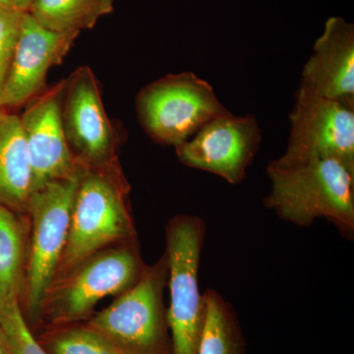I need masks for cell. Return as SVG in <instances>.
I'll return each mask as SVG.
<instances>
[{
	"mask_svg": "<svg viewBox=\"0 0 354 354\" xmlns=\"http://www.w3.org/2000/svg\"><path fill=\"white\" fill-rule=\"evenodd\" d=\"M138 274V260L131 251L121 249L101 254L84 263L60 288L53 307L60 318H81L102 298L129 290Z\"/></svg>",
	"mask_w": 354,
	"mask_h": 354,
	"instance_id": "obj_12",
	"label": "cell"
},
{
	"mask_svg": "<svg viewBox=\"0 0 354 354\" xmlns=\"http://www.w3.org/2000/svg\"><path fill=\"white\" fill-rule=\"evenodd\" d=\"M23 262L22 228L12 209L0 205V304L18 300Z\"/></svg>",
	"mask_w": 354,
	"mask_h": 354,
	"instance_id": "obj_17",
	"label": "cell"
},
{
	"mask_svg": "<svg viewBox=\"0 0 354 354\" xmlns=\"http://www.w3.org/2000/svg\"><path fill=\"white\" fill-rule=\"evenodd\" d=\"M62 113L71 152L78 153L84 165L104 171L113 160L115 132L90 67H80L64 80Z\"/></svg>",
	"mask_w": 354,
	"mask_h": 354,
	"instance_id": "obj_8",
	"label": "cell"
},
{
	"mask_svg": "<svg viewBox=\"0 0 354 354\" xmlns=\"http://www.w3.org/2000/svg\"><path fill=\"white\" fill-rule=\"evenodd\" d=\"M285 153L269 164L292 167L334 158L354 171V108L324 97L300 83L290 115Z\"/></svg>",
	"mask_w": 354,
	"mask_h": 354,
	"instance_id": "obj_4",
	"label": "cell"
},
{
	"mask_svg": "<svg viewBox=\"0 0 354 354\" xmlns=\"http://www.w3.org/2000/svg\"><path fill=\"white\" fill-rule=\"evenodd\" d=\"M136 111L151 139L174 148L209 121L230 113L213 86L190 71L169 74L145 86L137 95Z\"/></svg>",
	"mask_w": 354,
	"mask_h": 354,
	"instance_id": "obj_2",
	"label": "cell"
},
{
	"mask_svg": "<svg viewBox=\"0 0 354 354\" xmlns=\"http://www.w3.org/2000/svg\"><path fill=\"white\" fill-rule=\"evenodd\" d=\"M113 1H114V0H113Z\"/></svg>",
	"mask_w": 354,
	"mask_h": 354,
	"instance_id": "obj_25",
	"label": "cell"
},
{
	"mask_svg": "<svg viewBox=\"0 0 354 354\" xmlns=\"http://www.w3.org/2000/svg\"><path fill=\"white\" fill-rule=\"evenodd\" d=\"M113 11V0H34L27 12L50 31L80 34Z\"/></svg>",
	"mask_w": 354,
	"mask_h": 354,
	"instance_id": "obj_15",
	"label": "cell"
},
{
	"mask_svg": "<svg viewBox=\"0 0 354 354\" xmlns=\"http://www.w3.org/2000/svg\"><path fill=\"white\" fill-rule=\"evenodd\" d=\"M22 14L11 6H0V93L15 50Z\"/></svg>",
	"mask_w": 354,
	"mask_h": 354,
	"instance_id": "obj_20",
	"label": "cell"
},
{
	"mask_svg": "<svg viewBox=\"0 0 354 354\" xmlns=\"http://www.w3.org/2000/svg\"><path fill=\"white\" fill-rule=\"evenodd\" d=\"M82 171L81 165L73 176L50 181L30 195L27 209L32 216V234L27 304L32 319L41 313L62 260Z\"/></svg>",
	"mask_w": 354,
	"mask_h": 354,
	"instance_id": "obj_5",
	"label": "cell"
},
{
	"mask_svg": "<svg viewBox=\"0 0 354 354\" xmlns=\"http://www.w3.org/2000/svg\"><path fill=\"white\" fill-rule=\"evenodd\" d=\"M1 308H2L1 304H0V313H1Z\"/></svg>",
	"mask_w": 354,
	"mask_h": 354,
	"instance_id": "obj_24",
	"label": "cell"
},
{
	"mask_svg": "<svg viewBox=\"0 0 354 354\" xmlns=\"http://www.w3.org/2000/svg\"><path fill=\"white\" fill-rule=\"evenodd\" d=\"M32 189L31 164L20 118L0 114V205L27 209Z\"/></svg>",
	"mask_w": 354,
	"mask_h": 354,
	"instance_id": "obj_14",
	"label": "cell"
},
{
	"mask_svg": "<svg viewBox=\"0 0 354 354\" xmlns=\"http://www.w3.org/2000/svg\"><path fill=\"white\" fill-rule=\"evenodd\" d=\"M0 6H11V0H0Z\"/></svg>",
	"mask_w": 354,
	"mask_h": 354,
	"instance_id": "obj_23",
	"label": "cell"
},
{
	"mask_svg": "<svg viewBox=\"0 0 354 354\" xmlns=\"http://www.w3.org/2000/svg\"><path fill=\"white\" fill-rule=\"evenodd\" d=\"M271 188L263 199L266 208L300 227L318 218L330 221L342 236L354 232V171L334 158L292 167L267 165Z\"/></svg>",
	"mask_w": 354,
	"mask_h": 354,
	"instance_id": "obj_1",
	"label": "cell"
},
{
	"mask_svg": "<svg viewBox=\"0 0 354 354\" xmlns=\"http://www.w3.org/2000/svg\"><path fill=\"white\" fill-rule=\"evenodd\" d=\"M64 81L37 95L26 109L21 125L32 169V191L66 178L80 169L70 150L62 122Z\"/></svg>",
	"mask_w": 354,
	"mask_h": 354,
	"instance_id": "obj_11",
	"label": "cell"
},
{
	"mask_svg": "<svg viewBox=\"0 0 354 354\" xmlns=\"http://www.w3.org/2000/svg\"><path fill=\"white\" fill-rule=\"evenodd\" d=\"M204 239V221L198 216H177L167 228L171 354H197L199 348L205 305L198 274Z\"/></svg>",
	"mask_w": 354,
	"mask_h": 354,
	"instance_id": "obj_3",
	"label": "cell"
},
{
	"mask_svg": "<svg viewBox=\"0 0 354 354\" xmlns=\"http://www.w3.org/2000/svg\"><path fill=\"white\" fill-rule=\"evenodd\" d=\"M34 0H11V6L22 12H27Z\"/></svg>",
	"mask_w": 354,
	"mask_h": 354,
	"instance_id": "obj_21",
	"label": "cell"
},
{
	"mask_svg": "<svg viewBox=\"0 0 354 354\" xmlns=\"http://www.w3.org/2000/svg\"><path fill=\"white\" fill-rule=\"evenodd\" d=\"M205 320L197 354H243L241 333L232 310L220 293H203Z\"/></svg>",
	"mask_w": 354,
	"mask_h": 354,
	"instance_id": "obj_16",
	"label": "cell"
},
{
	"mask_svg": "<svg viewBox=\"0 0 354 354\" xmlns=\"http://www.w3.org/2000/svg\"><path fill=\"white\" fill-rule=\"evenodd\" d=\"M53 354H127L108 337L92 328H78L57 335L50 344Z\"/></svg>",
	"mask_w": 354,
	"mask_h": 354,
	"instance_id": "obj_18",
	"label": "cell"
},
{
	"mask_svg": "<svg viewBox=\"0 0 354 354\" xmlns=\"http://www.w3.org/2000/svg\"><path fill=\"white\" fill-rule=\"evenodd\" d=\"M79 32H57L41 27L23 12L10 67L0 93V108L18 106L36 97L46 85V74L62 64Z\"/></svg>",
	"mask_w": 354,
	"mask_h": 354,
	"instance_id": "obj_10",
	"label": "cell"
},
{
	"mask_svg": "<svg viewBox=\"0 0 354 354\" xmlns=\"http://www.w3.org/2000/svg\"><path fill=\"white\" fill-rule=\"evenodd\" d=\"M88 327L108 337L127 354H153L162 337L160 286L157 274L147 272Z\"/></svg>",
	"mask_w": 354,
	"mask_h": 354,
	"instance_id": "obj_9",
	"label": "cell"
},
{
	"mask_svg": "<svg viewBox=\"0 0 354 354\" xmlns=\"http://www.w3.org/2000/svg\"><path fill=\"white\" fill-rule=\"evenodd\" d=\"M0 354H13L1 329H0Z\"/></svg>",
	"mask_w": 354,
	"mask_h": 354,
	"instance_id": "obj_22",
	"label": "cell"
},
{
	"mask_svg": "<svg viewBox=\"0 0 354 354\" xmlns=\"http://www.w3.org/2000/svg\"><path fill=\"white\" fill-rule=\"evenodd\" d=\"M302 85L354 108V26L342 17L326 22L301 71Z\"/></svg>",
	"mask_w": 354,
	"mask_h": 354,
	"instance_id": "obj_13",
	"label": "cell"
},
{
	"mask_svg": "<svg viewBox=\"0 0 354 354\" xmlns=\"http://www.w3.org/2000/svg\"><path fill=\"white\" fill-rule=\"evenodd\" d=\"M130 232L131 223L120 183L108 172L83 167L60 268L64 271L75 268Z\"/></svg>",
	"mask_w": 354,
	"mask_h": 354,
	"instance_id": "obj_6",
	"label": "cell"
},
{
	"mask_svg": "<svg viewBox=\"0 0 354 354\" xmlns=\"http://www.w3.org/2000/svg\"><path fill=\"white\" fill-rule=\"evenodd\" d=\"M0 329L6 335L13 354H48L32 335L18 300L2 305Z\"/></svg>",
	"mask_w": 354,
	"mask_h": 354,
	"instance_id": "obj_19",
	"label": "cell"
},
{
	"mask_svg": "<svg viewBox=\"0 0 354 354\" xmlns=\"http://www.w3.org/2000/svg\"><path fill=\"white\" fill-rule=\"evenodd\" d=\"M262 143V130L252 114H223L209 121L176 147L181 164L220 176L232 185L245 179Z\"/></svg>",
	"mask_w": 354,
	"mask_h": 354,
	"instance_id": "obj_7",
	"label": "cell"
}]
</instances>
